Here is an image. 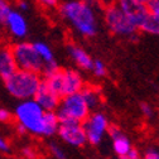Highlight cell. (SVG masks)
I'll use <instances>...</instances> for the list:
<instances>
[{
  "label": "cell",
  "instance_id": "1",
  "mask_svg": "<svg viewBox=\"0 0 159 159\" xmlns=\"http://www.w3.org/2000/svg\"><path fill=\"white\" fill-rule=\"evenodd\" d=\"M59 13L78 34L89 38L97 33V20L93 8L82 0L66 2L59 8Z\"/></svg>",
  "mask_w": 159,
  "mask_h": 159
},
{
  "label": "cell",
  "instance_id": "2",
  "mask_svg": "<svg viewBox=\"0 0 159 159\" xmlns=\"http://www.w3.org/2000/svg\"><path fill=\"white\" fill-rule=\"evenodd\" d=\"M42 82L43 78L39 73L16 70L10 77L4 80V86L10 96L19 101H25L34 98Z\"/></svg>",
  "mask_w": 159,
  "mask_h": 159
},
{
  "label": "cell",
  "instance_id": "3",
  "mask_svg": "<svg viewBox=\"0 0 159 159\" xmlns=\"http://www.w3.org/2000/svg\"><path fill=\"white\" fill-rule=\"evenodd\" d=\"M15 124L22 126L27 134L35 136H44V116L46 111L38 105V102L32 100L20 101L14 110Z\"/></svg>",
  "mask_w": 159,
  "mask_h": 159
},
{
  "label": "cell",
  "instance_id": "4",
  "mask_svg": "<svg viewBox=\"0 0 159 159\" xmlns=\"http://www.w3.org/2000/svg\"><path fill=\"white\" fill-rule=\"evenodd\" d=\"M59 124L66 123H84L91 114L87 104L85 102L81 92L68 95L61 98L57 111H56Z\"/></svg>",
  "mask_w": 159,
  "mask_h": 159
},
{
  "label": "cell",
  "instance_id": "5",
  "mask_svg": "<svg viewBox=\"0 0 159 159\" xmlns=\"http://www.w3.org/2000/svg\"><path fill=\"white\" fill-rule=\"evenodd\" d=\"M11 51L15 58L18 70H24L41 75L43 72V61L34 49L33 43L29 42H16L11 46Z\"/></svg>",
  "mask_w": 159,
  "mask_h": 159
},
{
  "label": "cell",
  "instance_id": "6",
  "mask_svg": "<svg viewBox=\"0 0 159 159\" xmlns=\"http://www.w3.org/2000/svg\"><path fill=\"white\" fill-rule=\"evenodd\" d=\"M104 18L111 33L130 39H135L138 37L136 35L138 28L131 23L130 19L120 10V8L116 4L106 8L104 13Z\"/></svg>",
  "mask_w": 159,
  "mask_h": 159
},
{
  "label": "cell",
  "instance_id": "7",
  "mask_svg": "<svg viewBox=\"0 0 159 159\" xmlns=\"http://www.w3.org/2000/svg\"><path fill=\"white\" fill-rule=\"evenodd\" d=\"M82 126L86 133L87 143L93 147H97L102 143L105 135L107 134L110 123L107 116L102 111L97 110L92 111L87 116V119L82 123Z\"/></svg>",
  "mask_w": 159,
  "mask_h": 159
},
{
  "label": "cell",
  "instance_id": "8",
  "mask_svg": "<svg viewBox=\"0 0 159 159\" xmlns=\"http://www.w3.org/2000/svg\"><path fill=\"white\" fill-rule=\"evenodd\" d=\"M59 139L73 148H81L87 144V138L85 129L81 123H66L59 124L58 129Z\"/></svg>",
  "mask_w": 159,
  "mask_h": 159
},
{
  "label": "cell",
  "instance_id": "9",
  "mask_svg": "<svg viewBox=\"0 0 159 159\" xmlns=\"http://www.w3.org/2000/svg\"><path fill=\"white\" fill-rule=\"evenodd\" d=\"M116 5L120 8V10L130 19L131 23L139 29L145 18L149 15V9L147 5L140 4L135 0H117Z\"/></svg>",
  "mask_w": 159,
  "mask_h": 159
},
{
  "label": "cell",
  "instance_id": "10",
  "mask_svg": "<svg viewBox=\"0 0 159 159\" xmlns=\"http://www.w3.org/2000/svg\"><path fill=\"white\" fill-rule=\"evenodd\" d=\"M4 27L15 39H24L28 34V22L25 16L18 10H13L4 19Z\"/></svg>",
  "mask_w": 159,
  "mask_h": 159
},
{
  "label": "cell",
  "instance_id": "11",
  "mask_svg": "<svg viewBox=\"0 0 159 159\" xmlns=\"http://www.w3.org/2000/svg\"><path fill=\"white\" fill-rule=\"evenodd\" d=\"M107 134L111 138V145H112L114 153L120 159H125V157L134 148L131 142H130V139L121 131L120 128L116 126V125H110Z\"/></svg>",
  "mask_w": 159,
  "mask_h": 159
},
{
  "label": "cell",
  "instance_id": "12",
  "mask_svg": "<svg viewBox=\"0 0 159 159\" xmlns=\"http://www.w3.org/2000/svg\"><path fill=\"white\" fill-rule=\"evenodd\" d=\"M85 86L84 77L78 71L72 68L62 70V97L81 92Z\"/></svg>",
  "mask_w": 159,
  "mask_h": 159
},
{
  "label": "cell",
  "instance_id": "13",
  "mask_svg": "<svg viewBox=\"0 0 159 159\" xmlns=\"http://www.w3.org/2000/svg\"><path fill=\"white\" fill-rule=\"evenodd\" d=\"M34 100L38 102L44 111H57L59 104H61V97H59L56 92H53L44 82H42L41 87L38 89Z\"/></svg>",
  "mask_w": 159,
  "mask_h": 159
},
{
  "label": "cell",
  "instance_id": "14",
  "mask_svg": "<svg viewBox=\"0 0 159 159\" xmlns=\"http://www.w3.org/2000/svg\"><path fill=\"white\" fill-rule=\"evenodd\" d=\"M16 70H18V66L15 62L11 47L2 46L0 47V77H2V80L3 81L7 80Z\"/></svg>",
  "mask_w": 159,
  "mask_h": 159
},
{
  "label": "cell",
  "instance_id": "15",
  "mask_svg": "<svg viewBox=\"0 0 159 159\" xmlns=\"http://www.w3.org/2000/svg\"><path fill=\"white\" fill-rule=\"evenodd\" d=\"M67 51H68V54L70 57L72 58V61L82 70H91L92 68V65H93V59L91 58V56L80 46H76V44H70L67 47Z\"/></svg>",
  "mask_w": 159,
  "mask_h": 159
},
{
  "label": "cell",
  "instance_id": "16",
  "mask_svg": "<svg viewBox=\"0 0 159 159\" xmlns=\"http://www.w3.org/2000/svg\"><path fill=\"white\" fill-rule=\"evenodd\" d=\"M81 95L84 97L85 102L87 104L89 109L92 111H97L98 107L102 105V97L101 92L98 91V89L92 87V86H85L84 90L81 91Z\"/></svg>",
  "mask_w": 159,
  "mask_h": 159
},
{
  "label": "cell",
  "instance_id": "17",
  "mask_svg": "<svg viewBox=\"0 0 159 159\" xmlns=\"http://www.w3.org/2000/svg\"><path fill=\"white\" fill-rule=\"evenodd\" d=\"M59 129V120L54 111H46L44 116V136L49 138L58 133Z\"/></svg>",
  "mask_w": 159,
  "mask_h": 159
},
{
  "label": "cell",
  "instance_id": "18",
  "mask_svg": "<svg viewBox=\"0 0 159 159\" xmlns=\"http://www.w3.org/2000/svg\"><path fill=\"white\" fill-rule=\"evenodd\" d=\"M33 46H34V49L37 51L38 56L41 57V59L43 61L44 65L56 61V59H54V54H53V51H52V48H51L47 43H44V42H34Z\"/></svg>",
  "mask_w": 159,
  "mask_h": 159
},
{
  "label": "cell",
  "instance_id": "19",
  "mask_svg": "<svg viewBox=\"0 0 159 159\" xmlns=\"http://www.w3.org/2000/svg\"><path fill=\"white\" fill-rule=\"evenodd\" d=\"M139 29H142L143 32L149 33V34L159 35V19L155 15L149 13V15L145 18V20L143 22V24L140 25Z\"/></svg>",
  "mask_w": 159,
  "mask_h": 159
},
{
  "label": "cell",
  "instance_id": "20",
  "mask_svg": "<svg viewBox=\"0 0 159 159\" xmlns=\"http://www.w3.org/2000/svg\"><path fill=\"white\" fill-rule=\"evenodd\" d=\"M48 150H49V154L54 159H67L66 152L63 150V148L61 145H58L57 143H51L48 145Z\"/></svg>",
  "mask_w": 159,
  "mask_h": 159
},
{
  "label": "cell",
  "instance_id": "21",
  "mask_svg": "<svg viewBox=\"0 0 159 159\" xmlns=\"http://www.w3.org/2000/svg\"><path fill=\"white\" fill-rule=\"evenodd\" d=\"M91 71L93 72V75L96 77H104L107 73L106 66H105V63L101 61V59H93V65H92Z\"/></svg>",
  "mask_w": 159,
  "mask_h": 159
},
{
  "label": "cell",
  "instance_id": "22",
  "mask_svg": "<svg viewBox=\"0 0 159 159\" xmlns=\"http://www.w3.org/2000/svg\"><path fill=\"white\" fill-rule=\"evenodd\" d=\"M10 11H11L10 5L5 2V0H3V2L0 3V35H2L3 28H4V19L7 18V15H8Z\"/></svg>",
  "mask_w": 159,
  "mask_h": 159
},
{
  "label": "cell",
  "instance_id": "23",
  "mask_svg": "<svg viewBox=\"0 0 159 159\" xmlns=\"http://www.w3.org/2000/svg\"><path fill=\"white\" fill-rule=\"evenodd\" d=\"M20 157L24 158V159H37L38 152L33 147L27 145V147H23L20 149Z\"/></svg>",
  "mask_w": 159,
  "mask_h": 159
},
{
  "label": "cell",
  "instance_id": "24",
  "mask_svg": "<svg viewBox=\"0 0 159 159\" xmlns=\"http://www.w3.org/2000/svg\"><path fill=\"white\" fill-rule=\"evenodd\" d=\"M14 120V114L8 109L0 107V123L2 124H10Z\"/></svg>",
  "mask_w": 159,
  "mask_h": 159
},
{
  "label": "cell",
  "instance_id": "25",
  "mask_svg": "<svg viewBox=\"0 0 159 159\" xmlns=\"http://www.w3.org/2000/svg\"><path fill=\"white\" fill-rule=\"evenodd\" d=\"M11 153V144L5 136L0 134V154L8 155Z\"/></svg>",
  "mask_w": 159,
  "mask_h": 159
},
{
  "label": "cell",
  "instance_id": "26",
  "mask_svg": "<svg viewBox=\"0 0 159 159\" xmlns=\"http://www.w3.org/2000/svg\"><path fill=\"white\" fill-rule=\"evenodd\" d=\"M147 7L149 9V13L155 15L159 19V0H150Z\"/></svg>",
  "mask_w": 159,
  "mask_h": 159
},
{
  "label": "cell",
  "instance_id": "27",
  "mask_svg": "<svg viewBox=\"0 0 159 159\" xmlns=\"http://www.w3.org/2000/svg\"><path fill=\"white\" fill-rule=\"evenodd\" d=\"M140 110H142L143 115H144V116H147V117H152V116H153V114H154L153 107H152L149 104H147V102H143V104L140 105Z\"/></svg>",
  "mask_w": 159,
  "mask_h": 159
},
{
  "label": "cell",
  "instance_id": "28",
  "mask_svg": "<svg viewBox=\"0 0 159 159\" xmlns=\"http://www.w3.org/2000/svg\"><path fill=\"white\" fill-rule=\"evenodd\" d=\"M38 3L46 9H52L58 5V0H38Z\"/></svg>",
  "mask_w": 159,
  "mask_h": 159
},
{
  "label": "cell",
  "instance_id": "29",
  "mask_svg": "<svg viewBox=\"0 0 159 159\" xmlns=\"http://www.w3.org/2000/svg\"><path fill=\"white\" fill-rule=\"evenodd\" d=\"M143 159H159V152L155 149H148L144 153Z\"/></svg>",
  "mask_w": 159,
  "mask_h": 159
},
{
  "label": "cell",
  "instance_id": "30",
  "mask_svg": "<svg viewBox=\"0 0 159 159\" xmlns=\"http://www.w3.org/2000/svg\"><path fill=\"white\" fill-rule=\"evenodd\" d=\"M125 159H143V157H142L140 153H139V150H136L135 148H133L131 152L125 157Z\"/></svg>",
  "mask_w": 159,
  "mask_h": 159
},
{
  "label": "cell",
  "instance_id": "31",
  "mask_svg": "<svg viewBox=\"0 0 159 159\" xmlns=\"http://www.w3.org/2000/svg\"><path fill=\"white\" fill-rule=\"evenodd\" d=\"M18 9L19 11H27L29 9V3L27 2V0H19L18 2Z\"/></svg>",
  "mask_w": 159,
  "mask_h": 159
},
{
  "label": "cell",
  "instance_id": "32",
  "mask_svg": "<svg viewBox=\"0 0 159 159\" xmlns=\"http://www.w3.org/2000/svg\"><path fill=\"white\" fill-rule=\"evenodd\" d=\"M135 2L140 3V4H144V5H148V4H149V2H150V0H135Z\"/></svg>",
  "mask_w": 159,
  "mask_h": 159
},
{
  "label": "cell",
  "instance_id": "33",
  "mask_svg": "<svg viewBox=\"0 0 159 159\" xmlns=\"http://www.w3.org/2000/svg\"><path fill=\"white\" fill-rule=\"evenodd\" d=\"M15 159H24V158H22V157H19V158H15Z\"/></svg>",
  "mask_w": 159,
  "mask_h": 159
},
{
  "label": "cell",
  "instance_id": "34",
  "mask_svg": "<svg viewBox=\"0 0 159 159\" xmlns=\"http://www.w3.org/2000/svg\"><path fill=\"white\" fill-rule=\"evenodd\" d=\"M2 2H3V0H0V3H2Z\"/></svg>",
  "mask_w": 159,
  "mask_h": 159
}]
</instances>
